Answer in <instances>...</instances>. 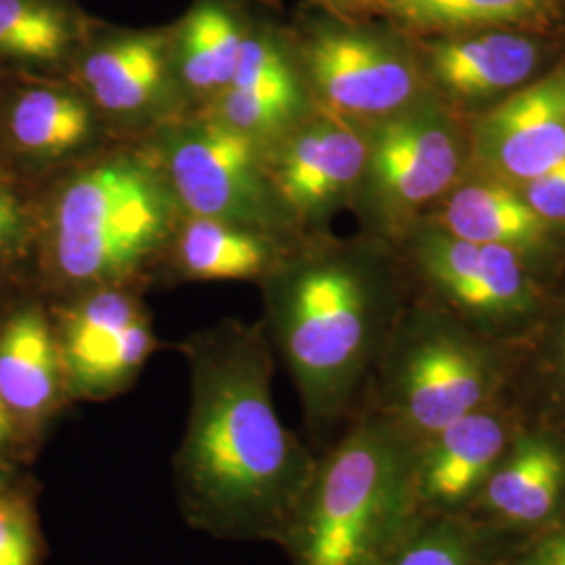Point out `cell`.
Here are the masks:
<instances>
[{
	"instance_id": "1",
	"label": "cell",
	"mask_w": 565,
	"mask_h": 565,
	"mask_svg": "<svg viewBox=\"0 0 565 565\" xmlns=\"http://www.w3.org/2000/svg\"><path fill=\"white\" fill-rule=\"evenodd\" d=\"M179 350L191 384L174 455L182 518L214 539L281 545L319 459L279 419L264 321L224 319Z\"/></svg>"
},
{
	"instance_id": "2",
	"label": "cell",
	"mask_w": 565,
	"mask_h": 565,
	"mask_svg": "<svg viewBox=\"0 0 565 565\" xmlns=\"http://www.w3.org/2000/svg\"><path fill=\"white\" fill-rule=\"evenodd\" d=\"M260 287L266 333L296 382L308 424H333L352 403L382 338L384 270L361 249L296 242Z\"/></svg>"
},
{
	"instance_id": "3",
	"label": "cell",
	"mask_w": 565,
	"mask_h": 565,
	"mask_svg": "<svg viewBox=\"0 0 565 565\" xmlns=\"http://www.w3.org/2000/svg\"><path fill=\"white\" fill-rule=\"evenodd\" d=\"M182 207L153 156L137 145L103 149L61 181L46 216V268L70 296L139 287L166 260Z\"/></svg>"
},
{
	"instance_id": "4",
	"label": "cell",
	"mask_w": 565,
	"mask_h": 565,
	"mask_svg": "<svg viewBox=\"0 0 565 565\" xmlns=\"http://www.w3.org/2000/svg\"><path fill=\"white\" fill-rule=\"evenodd\" d=\"M417 448L384 411L317 463L281 546L291 565H380L424 524Z\"/></svg>"
},
{
	"instance_id": "5",
	"label": "cell",
	"mask_w": 565,
	"mask_h": 565,
	"mask_svg": "<svg viewBox=\"0 0 565 565\" xmlns=\"http://www.w3.org/2000/svg\"><path fill=\"white\" fill-rule=\"evenodd\" d=\"M160 163L184 214L216 218L298 239L300 226L281 202L268 149L193 109L139 139Z\"/></svg>"
},
{
	"instance_id": "6",
	"label": "cell",
	"mask_w": 565,
	"mask_h": 565,
	"mask_svg": "<svg viewBox=\"0 0 565 565\" xmlns=\"http://www.w3.org/2000/svg\"><path fill=\"white\" fill-rule=\"evenodd\" d=\"M294 51L315 109L369 128L417 105L424 67L398 36L369 20H310Z\"/></svg>"
},
{
	"instance_id": "7",
	"label": "cell",
	"mask_w": 565,
	"mask_h": 565,
	"mask_svg": "<svg viewBox=\"0 0 565 565\" xmlns=\"http://www.w3.org/2000/svg\"><path fill=\"white\" fill-rule=\"evenodd\" d=\"M366 139V166L354 200L377 233L398 235L457 181L461 139L445 111L425 102L369 126Z\"/></svg>"
},
{
	"instance_id": "8",
	"label": "cell",
	"mask_w": 565,
	"mask_h": 565,
	"mask_svg": "<svg viewBox=\"0 0 565 565\" xmlns=\"http://www.w3.org/2000/svg\"><path fill=\"white\" fill-rule=\"evenodd\" d=\"M53 324L70 401L99 403L126 392L160 348L139 287L74 294Z\"/></svg>"
},
{
	"instance_id": "9",
	"label": "cell",
	"mask_w": 565,
	"mask_h": 565,
	"mask_svg": "<svg viewBox=\"0 0 565 565\" xmlns=\"http://www.w3.org/2000/svg\"><path fill=\"white\" fill-rule=\"evenodd\" d=\"M74 84L114 132L137 141L191 111L177 76L172 32H120L84 44L74 57Z\"/></svg>"
},
{
	"instance_id": "10",
	"label": "cell",
	"mask_w": 565,
	"mask_h": 565,
	"mask_svg": "<svg viewBox=\"0 0 565 565\" xmlns=\"http://www.w3.org/2000/svg\"><path fill=\"white\" fill-rule=\"evenodd\" d=\"M492 385L494 371L482 350L448 333H429L404 345L394 361L384 413L415 445H424L484 408Z\"/></svg>"
},
{
	"instance_id": "11",
	"label": "cell",
	"mask_w": 565,
	"mask_h": 565,
	"mask_svg": "<svg viewBox=\"0 0 565 565\" xmlns=\"http://www.w3.org/2000/svg\"><path fill=\"white\" fill-rule=\"evenodd\" d=\"M366 151V128L319 109L268 149L270 179L300 231L356 198Z\"/></svg>"
},
{
	"instance_id": "12",
	"label": "cell",
	"mask_w": 565,
	"mask_h": 565,
	"mask_svg": "<svg viewBox=\"0 0 565 565\" xmlns=\"http://www.w3.org/2000/svg\"><path fill=\"white\" fill-rule=\"evenodd\" d=\"M415 258L427 281L480 319L513 321L539 300L524 256L503 245L465 242L436 226L415 243Z\"/></svg>"
},
{
	"instance_id": "13",
	"label": "cell",
	"mask_w": 565,
	"mask_h": 565,
	"mask_svg": "<svg viewBox=\"0 0 565 565\" xmlns=\"http://www.w3.org/2000/svg\"><path fill=\"white\" fill-rule=\"evenodd\" d=\"M473 151L486 172L515 186L565 162V74L525 84L473 130Z\"/></svg>"
},
{
	"instance_id": "14",
	"label": "cell",
	"mask_w": 565,
	"mask_h": 565,
	"mask_svg": "<svg viewBox=\"0 0 565 565\" xmlns=\"http://www.w3.org/2000/svg\"><path fill=\"white\" fill-rule=\"evenodd\" d=\"M545 60V44L530 30L492 28L440 34L422 46V67L448 95L484 102L525 86Z\"/></svg>"
},
{
	"instance_id": "15",
	"label": "cell",
	"mask_w": 565,
	"mask_h": 565,
	"mask_svg": "<svg viewBox=\"0 0 565 565\" xmlns=\"http://www.w3.org/2000/svg\"><path fill=\"white\" fill-rule=\"evenodd\" d=\"M67 401L53 319L28 303L0 327V403L20 436H39Z\"/></svg>"
},
{
	"instance_id": "16",
	"label": "cell",
	"mask_w": 565,
	"mask_h": 565,
	"mask_svg": "<svg viewBox=\"0 0 565 565\" xmlns=\"http://www.w3.org/2000/svg\"><path fill=\"white\" fill-rule=\"evenodd\" d=\"M111 128L76 84L23 88L7 109V135L15 151L39 163L88 160L105 147Z\"/></svg>"
},
{
	"instance_id": "17",
	"label": "cell",
	"mask_w": 565,
	"mask_h": 565,
	"mask_svg": "<svg viewBox=\"0 0 565 565\" xmlns=\"http://www.w3.org/2000/svg\"><path fill=\"white\" fill-rule=\"evenodd\" d=\"M296 242L242 224L182 214L163 263L179 281L260 282Z\"/></svg>"
},
{
	"instance_id": "18",
	"label": "cell",
	"mask_w": 565,
	"mask_h": 565,
	"mask_svg": "<svg viewBox=\"0 0 565 565\" xmlns=\"http://www.w3.org/2000/svg\"><path fill=\"white\" fill-rule=\"evenodd\" d=\"M507 425L497 413L473 411L417 448V488L424 507L463 503L503 459Z\"/></svg>"
},
{
	"instance_id": "19",
	"label": "cell",
	"mask_w": 565,
	"mask_h": 565,
	"mask_svg": "<svg viewBox=\"0 0 565 565\" xmlns=\"http://www.w3.org/2000/svg\"><path fill=\"white\" fill-rule=\"evenodd\" d=\"M252 23L226 0H200L172 30V55L182 93L193 109L218 97L233 81Z\"/></svg>"
},
{
	"instance_id": "20",
	"label": "cell",
	"mask_w": 565,
	"mask_h": 565,
	"mask_svg": "<svg viewBox=\"0 0 565 565\" xmlns=\"http://www.w3.org/2000/svg\"><path fill=\"white\" fill-rule=\"evenodd\" d=\"M438 228L465 242L503 245L524 258L553 243V224L543 221L513 184L497 179L457 186L443 202Z\"/></svg>"
},
{
	"instance_id": "21",
	"label": "cell",
	"mask_w": 565,
	"mask_h": 565,
	"mask_svg": "<svg viewBox=\"0 0 565 565\" xmlns=\"http://www.w3.org/2000/svg\"><path fill=\"white\" fill-rule=\"evenodd\" d=\"M564 492V446L546 436H524L488 476L484 503L511 524L534 525L555 513Z\"/></svg>"
},
{
	"instance_id": "22",
	"label": "cell",
	"mask_w": 565,
	"mask_h": 565,
	"mask_svg": "<svg viewBox=\"0 0 565 565\" xmlns=\"http://www.w3.org/2000/svg\"><path fill=\"white\" fill-rule=\"evenodd\" d=\"M565 0H385V15L425 34L513 28L548 30L562 20Z\"/></svg>"
},
{
	"instance_id": "23",
	"label": "cell",
	"mask_w": 565,
	"mask_h": 565,
	"mask_svg": "<svg viewBox=\"0 0 565 565\" xmlns=\"http://www.w3.org/2000/svg\"><path fill=\"white\" fill-rule=\"evenodd\" d=\"M82 23L60 0H0V60L53 67L74 61Z\"/></svg>"
},
{
	"instance_id": "24",
	"label": "cell",
	"mask_w": 565,
	"mask_h": 565,
	"mask_svg": "<svg viewBox=\"0 0 565 565\" xmlns=\"http://www.w3.org/2000/svg\"><path fill=\"white\" fill-rule=\"evenodd\" d=\"M380 565H482V545L461 522H424Z\"/></svg>"
},
{
	"instance_id": "25",
	"label": "cell",
	"mask_w": 565,
	"mask_h": 565,
	"mask_svg": "<svg viewBox=\"0 0 565 565\" xmlns=\"http://www.w3.org/2000/svg\"><path fill=\"white\" fill-rule=\"evenodd\" d=\"M42 536L32 497L15 488L0 497V565H41Z\"/></svg>"
},
{
	"instance_id": "26",
	"label": "cell",
	"mask_w": 565,
	"mask_h": 565,
	"mask_svg": "<svg viewBox=\"0 0 565 565\" xmlns=\"http://www.w3.org/2000/svg\"><path fill=\"white\" fill-rule=\"evenodd\" d=\"M525 203L548 224H565V162L520 189Z\"/></svg>"
},
{
	"instance_id": "27",
	"label": "cell",
	"mask_w": 565,
	"mask_h": 565,
	"mask_svg": "<svg viewBox=\"0 0 565 565\" xmlns=\"http://www.w3.org/2000/svg\"><path fill=\"white\" fill-rule=\"evenodd\" d=\"M28 228L25 212L15 191L9 186L4 174L0 172V266L11 258L18 249Z\"/></svg>"
},
{
	"instance_id": "28",
	"label": "cell",
	"mask_w": 565,
	"mask_h": 565,
	"mask_svg": "<svg viewBox=\"0 0 565 565\" xmlns=\"http://www.w3.org/2000/svg\"><path fill=\"white\" fill-rule=\"evenodd\" d=\"M324 9L329 15L342 20H373L385 15V0H310Z\"/></svg>"
},
{
	"instance_id": "29",
	"label": "cell",
	"mask_w": 565,
	"mask_h": 565,
	"mask_svg": "<svg viewBox=\"0 0 565 565\" xmlns=\"http://www.w3.org/2000/svg\"><path fill=\"white\" fill-rule=\"evenodd\" d=\"M522 565H565V524L534 543L525 553Z\"/></svg>"
},
{
	"instance_id": "30",
	"label": "cell",
	"mask_w": 565,
	"mask_h": 565,
	"mask_svg": "<svg viewBox=\"0 0 565 565\" xmlns=\"http://www.w3.org/2000/svg\"><path fill=\"white\" fill-rule=\"evenodd\" d=\"M15 438H20L18 425L13 422V417L9 415V411L4 408V404L0 403V448L4 445H11Z\"/></svg>"
},
{
	"instance_id": "31",
	"label": "cell",
	"mask_w": 565,
	"mask_h": 565,
	"mask_svg": "<svg viewBox=\"0 0 565 565\" xmlns=\"http://www.w3.org/2000/svg\"><path fill=\"white\" fill-rule=\"evenodd\" d=\"M15 488H20V486L15 484V473H13L11 465L0 457V497L13 492Z\"/></svg>"
},
{
	"instance_id": "32",
	"label": "cell",
	"mask_w": 565,
	"mask_h": 565,
	"mask_svg": "<svg viewBox=\"0 0 565 565\" xmlns=\"http://www.w3.org/2000/svg\"><path fill=\"white\" fill-rule=\"evenodd\" d=\"M562 352H564V366H565V329H564V345H562Z\"/></svg>"
},
{
	"instance_id": "33",
	"label": "cell",
	"mask_w": 565,
	"mask_h": 565,
	"mask_svg": "<svg viewBox=\"0 0 565 565\" xmlns=\"http://www.w3.org/2000/svg\"><path fill=\"white\" fill-rule=\"evenodd\" d=\"M564 74H565V70H564Z\"/></svg>"
}]
</instances>
